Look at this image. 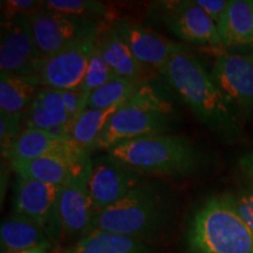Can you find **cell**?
Returning <instances> with one entry per match:
<instances>
[{"label":"cell","instance_id":"6da1fadb","mask_svg":"<svg viewBox=\"0 0 253 253\" xmlns=\"http://www.w3.org/2000/svg\"><path fill=\"white\" fill-rule=\"evenodd\" d=\"M207 128L229 142L242 132V116L214 84L202 62L188 50L173 54L158 71Z\"/></svg>","mask_w":253,"mask_h":253},{"label":"cell","instance_id":"7a4b0ae2","mask_svg":"<svg viewBox=\"0 0 253 253\" xmlns=\"http://www.w3.org/2000/svg\"><path fill=\"white\" fill-rule=\"evenodd\" d=\"M175 120V109L162 88L147 79L110 116L93 150L108 151L125 142L164 134Z\"/></svg>","mask_w":253,"mask_h":253},{"label":"cell","instance_id":"3957f363","mask_svg":"<svg viewBox=\"0 0 253 253\" xmlns=\"http://www.w3.org/2000/svg\"><path fill=\"white\" fill-rule=\"evenodd\" d=\"M107 153L144 176H191L203 166V155L185 136H147L116 145Z\"/></svg>","mask_w":253,"mask_h":253},{"label":"cell","instance_id":"277c9868","mask_svg":"<svg viewBox=\"0 0 253 253\" xmlns=\"http://www.w3.org/2000/svg\"><path fill=\"white\" fill-rule=\"evenodd\" d=\"M188 246L191 253H253V231L226 194L212 196L192 217Z\"/></svg>","mask_w":253,"mask_h":253},{"label":"cell","instance_id":"5b68a950","mask_svg":"<svg viewBox=\"0 0 253 253\" xmlns=\"http://www.w3.org/2000/svg\"><path fill=\"white\" fill-rule=\"evenodd\" d=\"M169 210L166 192L155 183L144 182L121 201L95 214L89 232L104 231L143 240L162 229Z\"/></svg>","mask_w":253,"mask_h":253},{"label":"cell","instance_id":"8992f818","mask_svg":"<svg viewBox=\"0 0 253 253\" xmlns=\"http://www.w3.org/2000/svg\"><path fill=\"white\" fill-rule=\"evenodd\" d=\"M91 163L90 153H81L73 161L67 178L60 188V224L62 235L68 238L80 239L86 236L93 221L94 212L88 192Z\"/></svg>","mask_w":253,"mask_h":253},{"label":"cell","instance_id":"52a82bcc","mask_svg":"<svg viewBox=\"0 0 253 253\" xmlns=\"http://www.w3.org/2000/svg\"><path fill=\"white\" fill-rule=\"evenodd\" d=\"M42 60L34 39L30 14L5 18L0 34V73L38 77Z\"/></svg>","mask_w":253,"mask_h":253},{"label":"cell","instance_id":"ba28073f","mask_svg":"<svg viewBox=\"0 0 253 253\" xmlns=\"http://www.w3.org/2000/svg\"><path fill=\"white\" fill-rule=\"evenodd\" d=\"M34 39L43 59L74 41L101 32V21L49 11L41 5L30 14Z\"/></svg>","mask_w":253,"mask_h":253},{"label":"cell","instance_id":"9c48e42d","mask_svg":"<svg viewBox=\"0 0 253 253\" xmlns=\"http://www.w3.org/2000/svg\"><path fill=\"white\" fill-rule=\"evenodd\" d=\"M100 34L74 41L43 59L38 73L40 86L58 90L79 89Z\"/></svg>","mask_w":253,"mask_h":253},{"label":"cell","instance_id":"30bf717a","mask_svg":"<svg viewBox=\"0 0 253 253\" xmlns=\"http://www.w3.org/2000/svg\"><path fill=\"white\" fill-rule=\"evenodd\" d=\"M144 182L147 181L143 173L114 160L108 154L95 158L91 163L88 181V192L94 216L121 201Z\"/></svg>","mask_w":253,"mask_h":253},{"label":"cell","instance_id":"8fae6325","mask_svg":"<svg viewBox=\"0 0 253 253\" xmlns=\"http://www.w3.org/2000/svg\"><path fill=\"white\" fill-rule=\"evenodd\" d=\"M60 188L18 177L14 192V212L30 218L55 242L62 235L59 214Z\"/></svg>","mask_w":253,"mask_h":253},{"label":"cell","instance_id":"7c38bea8","mask_svg":"<svg viewBox=\"0 0 253 253\" xmlns=\"http://www.w3.org/2000/svg\"><path fill=\"white\" fill-rule=\"evenodd\" d=\"M218 89L240 116L253 113V58L251 55H218L210 72Z\"/></svg>","mask_w":253,"mask_h":253},{"label":"cell","instance_id":"4fadbf2b","mask_svg":"<svg viewBox=\"0 0 253 253\" xmlns=\"http://www.w3.org/2000/svg\"><path fill=\"white\" fill-rule=\"evenodd\" d=\"M164 24L173 36L195 45L221 47L218 27L195 1L162 2Z\"/></svg>","mask_w":253,"mask_h":253},{"label":"cell","instance_id":"5bb4252c","mask_svg":"<svg viewBox=\"0 0 253 253\" xmlns=\"http://www.w3.org/2000/svg\"><path fill=\"white\" fill-rule=\"evenodd\" d=\"M118 34L141 65L160 71L173 54L184 52L182 43H175L144 25L122 19L113 25Z\"/></svg>","mask_w":253,"mask_h":253},{"label":"cell","instance_id":"9a60e30c","mask_svg":"<svg viewBox=\"0 0 253 253\" xmlns=\"http://www.w3.org/2000/svg\"><path fill=\"white\" fill-rule=\"evenodd\" d=\"M84 151L86 150L79 148L71 140L59 149L50 151L43 156L24 162L14 161L9 163L20 178L61 186L67 178L73 161Z\"/></svg>","mask_w":253,"mask_h":253},{"label":"cell","instance_id":"2e32d148","mask_svg":"<svg viewBox=\"0 0 253 253\" xmlns=\"http://www.w3.org/2000/svg\"><path fill=\"white\" fill-rule=\"evenodd\" d=\"M25 128L48 130L59 126H73L60 90L41 87L23 113Z\"/></svg>","mask_w":253,"mask_h":253},{"label":"cell","instance_id":"e0dca14e","mask_svg":"<svg viewBox=\"0 0 253 253\" xmlns=\"http://www.w3.org/2000/svg\"><path fill=\"white\" fill-rule=\"evenodd\" d=\"M104 61L119 78L129 80H147V67L136 60L131 50L126 46L113 26L100 34L97 41Z\"/></svg>","mask_w":253,"mask_h":253},{"label":"cell","instance_id":"ac0fdd59","mask_svg":"<svg viewBox=\"0 0 253 253\" xmlns=\"http://www.w3.org/2000/svg\"><path fill=\"white\" fill-rule=\"evenodd\" d=\"M221 45H253V0H230L217 25Z\"/></svg>","mask_w":253,"mask_h":253},{"label":"cell","instance_id":"d6986e66","mask_svg":"<svg viewBox=\"0 0 253 253\" xmlns=\"http://www.w3.org/2000/svg\"><path fill=\"white\" fill-rule=\"evenodd\" d=\"M54 253H153L142 239L94 231Z\"/></svg>","mask_w":253,"mask_h":253},{"label":"cell","instance_id":"ffe728a7","mask_svg":"<svg viewBox=\"0 0 253 253\" xmlns=\"http://www.w3.org/2000/svg\"><path fill=\"white\" fill-rule=\"evenodd\" d=\"M50 242L49 237L30 218L13 213L6 217L0 226L1 253H19L42 243Z\"/></svg>","mask_w":253,"mask_h":253},{"label":"cell","instance_id":"44dd1931","mask_svg":"<svg viewBox=\"0 0 253 253\" xmlns=\"http://www.w3.org/2000/svg\"><path fill=\"white\" fill-rule=\"evenodd\" d=\"M40 88L38 77L0 73V113L23 114Z\"/></svg>","mask_w":253,"mask_h":253},{"label":"cell","instance_id":"7402d4cb","mask_svg":"<svg viewBox=\"0 0 253 253\" xmlns=\"http://www.w3.org/2000/svg\"><path fill=\"white\" fill-rule=\"evenodd\" d=\"M71 141V138H59L53 135L49 130L37 128H25L18 138L15 140L13 147L11 148L7 155L9 162L14 161H31L50 151L59 149L66 142Z\"/></svg>","mask_w":253,"mask_h":253},{"label":"cell","instance_id":"603a6c76","mask_svg":"<svg viewBox=\"0 0 253 253\" xmlns=\"http://www.w3.org/2000/svg\"><path fill=\"white\" fill-rule=\"evenodd\" d=\"M121 104L107 109H94L87 107L73 122L71 128V140L73 143L88 153L93 151L94 145L102 134L110 116Z\"/></svg>","mask_w":253,"mask_h":253},{"label":"cell","instance_id":"cb8c5ba5","mask_svg":"<svg viewBox=\"0 0 253 253\" xmlns=\"http://www.w3.org/2000/svg\"><path fill=\"white\" fill-rule=\"evenodd\" d=\"M141 84L142 81L129 80L119 77L114 78L113 80L89 93L88 108L107 109L119 106L132 96Z\"/></svg>","mask_w":253,"mask_h":253},{"label":"cell","instance_id":"d4e9b609","mask_svg":"<svg viewBox=\"0 0 253 253\" xmlns=\"http://www.w3.org/2000/svg\"><path fill=\"white\" fill-rule=\"evenodd\" d=\"M42 6L49 11L100 21L101 18L108 15L106 6L93 0H47L42 1Z\"/></svg>","mask_w":253,"mask_h":253},{"label":"cell","instance_id":"484cf974","mask_svg":"<svg viewBox=\"0 0 253 253\" xmlns=\"http://www.w3.org/2000/svg\"><path fill=\"white\" fill-rule=\"evenodd\" d=\"M114 78L118 77L114 74L112 68L104 61L100 47L96 43V47H95L93 54H91L89 59V62H88L86 74H84L80 89L87 91V93H91L96 88H99L102 84H107L108 81L113 80Z\"/></svg>","mask_w":253,"mask_h":253},{"label":"cell","instance_id":"4316f807","mask_svg":"<svg viewBox=\"0 0 253 253\" xmlns=\"http://www.w3.org/2000/svg\"><path fill=\"white\" fill-rule=\"evenodd\" d=\"M21 125H23V114L0 113V148H1L2 157H7L15 140L23 131Z\"/></svg>","mask_w":253,"mask_h":253},{"label":"cell","instance_id":"83f0119b","mask_svg":"<svg viewBox=\"0 0 253 253\" xmlns=\"http://www.w3.org/2000/svg\"><path fill=\"white\" fill-rule=\"evenodd\" d=\"M226 195L239 216L253 231V182Z\"/></svg>","mask_w":253,"mask_h":253},{"label":"cell","instance_id":"f1b7e54d","mask_svg":"<svg viewBox=\"0 0 253 253\" xmlns=\"http://www.w3.org/2000/svg\"><path fill=\"white\" fill-rule=\"evenodd\" d=\"M60 94H61L63 103H65L66 110L74 122L79 118V115L88 107L89 93L79 88V89L73 90H60Z\"/></svg>","mask_w":253,"mask_h":253},{"label":"cell","instance_id":"f546056e","mask_svg":"<svg viewBox=\"0 0 253 253\" xmlns=\"http://www.w3.org/2000/svg\"><path fill=\"white\" fill-rule=\"evenodd\" d=\"M5 7V15L2 17L9 18L12 15L27 13L31 14L32 12L37 11L41 7L42 1H33V0H9V1L2 2Z\"/></svg>","mask_w":253,"mask_h":253},{"label":"cell","instance_id":"4dcf8cb0","mask_svg":"<svg viewBox=\"0 0 253 253\" xmlns=\"http://www.w3.org/2000/svg\"><path fill=\"white\" fill-rule=\"evenodd\" d=\"M196 4L218 25L225 12L227 2L226 0H196Z\"/></svg>","mask_w":253,"mask_h":253},{"label":"cell","instance_id":"1f68e13d","mask_svg":"<svg viewBox=\"0 0 253 253\" xmlns=\"http://www.w3.org/2000/svg\"><path fill=\"white\" fill-rule=\"evenodd\" d=\"M238 166L242 172L253 182V150L249 151L239 158Z\"/></svg>","mask_w":253,"mask_h":253},{"label":"cell","instance_id":"d6a6232c","mask_svg":"<svg viewBox=\"0 0 253 253\" xmlns=\"http://www.w3.org/2000/svg\"><path fill=\"white\" fill-rule=\"evenodd\" d=\"M53 249V243L52 242H46L42 243V244L34 246V248L25 250L23 252H19V253H49L52 251Z\"/></svg>","mask_w":253,"mask_h":253},{"label":"cell","instance_id":"836d02e7","mask_svg":"<svg viewBox=\"0 0 253 253\" xmlns=\"http://www.w3.org/2000/svg\"><path fill=\"white\" fill-rule=\"evenodd\" d=\"M251 56H252V58H253V52H252V54H251Z\"/></svg>","mask_w":253,"mask_h":253}]
</instances>
